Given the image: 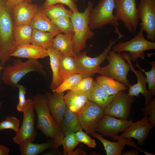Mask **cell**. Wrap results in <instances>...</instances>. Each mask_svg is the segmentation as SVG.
Listing matches in <instances>:
<instances>
[{
  "label": "cell",
  "mask_w": 155,
  "mask_h": 155,
  "mask_svg": "<svg viewBox=\"0 0 155 155\" xmlns=\"http://www.w3.org/2000/svg\"><path fill=\"white\" fill-rule=\"evenodd\" d=\"M34 110L37 117L36 127L47 137L53 139L56 148L61 145L64 137L60 125L52 117L49 110L45 95L37 93L32 98Z\"/></svg>",
  "instance_id": "1"
},
{
  "label": "cell",
  "mask_w": 155,
  "mask_h": 155,
  "mask_svg": "<svg viewBox=\"0 0 155 155\" xmlns=\"http://www.w3.org/2000/svg\"><path fill=\"white\" fill-rule=\"evenodd\" d=\"M14 26L11 10L6 0H0V63L4 65L18 46L13 34Z\"/></svg>",
  "instance_id": "2"
},
{
  "label": "cell",
  "mask_w": 155,
  "mask_h": 155,
  "mask_svg": "<svg viewBox=\"0 0 155 155\" xmlns=\"http://www.w3.org/2000/svg\"><path fill=\"white\" fill-rule=\"evenodd\" d=\"M31 72L46 75L43 65L38 60L28 59L23 61L19 59H14L12 65H9L3 69L1 80L5 85L16 89L21 79Z\"/></svg>",
  "instance_id": "3"
},
{
  "label": "cell",
  "mask_w": 155,
  "mask_h": 155,
  "mask_svg": "<svg viewBox=\"0 0 155 155\" xmlns=\"http://www.w3.org/2000/svg\"><path fill=\"white\" fill-rule=\"evenodd\" d=\"M93 5L92 2L89 1L84 12H73L70 18L73 27V49L76 55L86 48L87 40L94 35L89 27L90 14Z\"/></svg>",
  "instance_id": "4"
},
{
  "label": "cell",
  "mask_w": 155,
  "mask_h": 155,
  "mask_svg": "<svg viewBox=\"0 0 155 155\" xmlns=\"http://www.w3.org/2000/svg\"><path fill=\"white\" fill-rule=\"evenodd\" d=\"M115 0H100L92 9L90 14L89 27L91 30L100 29L107 24L112 25L119 40L125 37L120 32L118 20L113 14Z\"/></svg>",
  "instance_id": "5"
},
{
  "label": "cell",
  "mask_w": 155,
  "mask_h": 155,
  "mask_svg": "<svg viewBox=\"0 0 155 155\" xmlns=\"http://www.w3.org/2000/svg\"><path fill=\"white\" fill-rule=\"evenodd\" d=\"M106 59L108 64L103 67H100L95 73L111 78L128 86L130 85L127 79L130 67L125 62L121 53H116L111 50Z\"/></svg>",
  "instance_id": "6"
},
{
  "label": "cell",
  "mask_w": 155,
  "mask_h": 155,
  "mask_svg": "<svg viewBox=\"0 0 155 155\" xmlns=\"http://www.w3.org/2000/svg\"><path fill=\"white\" fill-rule=\"evenodd\" d=\"M155 42L147 40L143 32L140 30L131 40L125 42H119L113 47V50L119 53L124 51L129 52L128 55L131 61L134 62L139 59L146 60L144 52L155 49Z\"/></svg>",
  "instance_id": "7"
},
{
  "label": "cell",
  "mask_w": 155,
  "mask_h": 155,
  "mask_svg": "<svg viewBox=\"0 0 155 155\" xmlns=\"http://www.w3.org/2000/svg\"><path fill=\"white\" fill-rule=\"evenodd\" d=\"M119 40L118 38L114 40L110 38L108 44L103 52L95 57H91L88 56L86 51L80 52L77 55L74 59L78 73L82 74L84 78L91 77L94 75L100 64L106 59L113 45Z\"/></svg>",
  "instance_id": "8"
},
{
  "label": "cell",
  "mask_w": 155,
  "mask_h": 155,
  "mask_svg": "<svg viewBox=\"0 0 155 155\" xmlns=\"http://www.w3.org/2000/svg\"><path fill=\"white\" fill-rule=\"evenodd\" d=\"M115 16L129 32L135 33L139 23L136 0H115Z\"/></svg>",
  "instance_id": "9"
},
{
  "label": "cell",
  "mask_w": 155,
  "mask_h": 155,
  "mask_svg": "<svg viewBox=\"0 0 155 155\" xmlns=\"http://www.w3.org/2000/svg\"><path fill=\"white\" fill-rule=\"evenodd\" d=\"M22 112L23 117L22 125L12 138L13 142L18 145L27 139L33 142L36 140L37 134L34 127L35 116L32 99L26 100Z\"/></svg>",
  "instance_id": "10"
},
{
  "label": "cell",
  "mask_w": 155,
  "mask_h": 155,
  "mask_svg": "<svg viewBox=\"0 0 155 155\" xmlns=\"http://www.w3.org/2000/svg\"><path fill=\"white\" fill-rule=\"evenodd\" d=\"M77 114L82 129L92 136L105 115L104 108L89 100Z\"/></svg>",
  "instance_id": "11"
},
{
  "label": "cell",
  "mask_w": 155,
  "mask_h": 155,
  "mask_svg": "<svg viewBox=\"0 0 155 155\" xmlns=\"http://www.w3.org/2000/svg\"><path fill=\"white\" fill-rule=\"evenodd\" d=\"M139 19L141 20L140 30L145 32L148 39L155 40V0H140L137 7Z\"/></svg>",
  "instance_id": "12"
},
{
  "label": "cell",
  "mask_w": 155,
  "mask_h": 155,
  "mask_svg": "<svg viewBox=\"0 0 155 155\" xmlns=\"http://www.w3.org/2000/svg\"><path fill=\"white\" fill-rule=\"evenodd\" d=\"M135 101L134 96L129 95L124 91L120 92L115 95L112 100L104 108L105 114L127 120L130 116L132 104Z\"/></svg>",
  "instance_id": "13"
},
{
  "label": "cell",
  "mask_w": 155,
  "mask_h": 155,
  "mask_svg": "<svg viewBox=\"0 0 155 155\" xmlns=\"http://www.w3.org/2000/svg\"><path fill=\"white\" fill-rule=\"evenodd\" d=\"M154 126L148 120V117L144 116L139 121L130 125L119 136L124 138H133L140 146L143 145L148 138L149 132Z\"/></svg>",
  "instance_id": "14"
},
{
  "label": "cell",
  "mask_w": 155,
  "mask_h": 155,
  "mask_svg": "<svg viewBox=\"0 0 155 155\" xmlns=\"http://www.w3.org/2000/svg\"><path fill=\"white\" fill-rule=\"evenodd\" d=\"M133 123L132 120L117 119L105 115L99 123L96 131L103 136L108 137L118 135Z\"/></svg>",
  "instance_id": "15"
},
{
  "label": "cell",
  "mask_w": 155,
  "mask_h": 155,
  "mask_svg": "<svg viewBox=\"0 0 155 155\" xmlns=\"http://www.w3.org/2000/svg\"><path fill=\"white\" fill-rule=\"evenodd\" d=\"M124 59L127 62L129 65L130 69L136 75L137 79V83L133 85H130L128 94L132 96L139 97L141 93L144 97V106L148 105L152 100V97L149 91L147 90L146 84L147 83L146 78L141 71L135 70L133 66L131 61L127 53H123L122 54Z\"/></svg>",
  "instance_id": "16"
},
{
  "label": "cell",
  "mask_w": 155,
  "mask_h": 155,
  "mask_svg": "<svg viewBox=\"0 0 155 155\" xmlns=\"http://www.w3.org/2000/svg\"><path fill=\"white\" fill-rule=\"evenodd\" d=\"M39 7L24 1L13 7L11 10L14 26L30 25Z\"/></svg>",
  "instance_id": "17"
},
{
  "label": "cell",
  "mask_w": 155,
  "mask_h": 155,
  "mask_svg": "<svg viewBox=\"0 0 155 155\" xmlns=\"http://www.w3.org/2000/svg\"><path fill=\"white\" fill-rule=\"evenodd\" d=\"M47 92V99L50 113L55 121L60 125L67 107L64 99V94Z\"/></svg>",
  "instance_id": "18"
},
{
  "label": "cell",
  "mask_w": 155,
  "mask_h": 155,
  "mask_svg": "<svg viewBox=\"0 0 155 155\" xmlns=\"http://www.w3.org/2000/svg\"><path fill=\"white\" fill-rule=\"evenodd\" d=\"M92 136L97 138L102 143L107 155H120L125 148V144L136 146V144L133 141L125 140V138H122L115 136L112 137L115 140H118L116 142H112L103 137L101 134H98L95 132Z\"/></svg>",
  "instance_id": "19"
},
{
  "label": "cell",
  "mask_w": 155,
  "mask_h": 155,
  "mask_svg": "<svg viewBox=\"0 0 155 155\" xmlns=\"http://www.w3.org/2000/svg\"><path fill=\"white\" fill-rule=\"evenodd\" d=\"M11 57L38 60L49 56L47 50L31 43L18 46Z\"/></svg>",
  "instance_id": "20"
},
{
  "label": "cell",
  "mask_w": 155,
  "mask_h": 155,
  "mask_svg": "<svg viewBox=\"0 0 155 155\" xmlns=\"http://www.w3.org/2000/svg\"><path fill=\"white\" fill-rule=\"evenodd\" d=\"M30 25L33 29L53 33L56 35L60 33L58 28L46 14L41 6H39Z\"/></svg>",
  "instance_id": "21"
},
{
  "label": "cell",
  "mask_w": 155,
  "mask_h": 155,
  "mask_svg": "<svg viewBox=\"0 0 155 155\" xmlns=\"http://www.w3.org/2000/svg\"><path fill=\"white\" fill-rule=\"evenodd\" d=\"M88 99L105 108L113 99L115 95L108 94L96 80H94L90 89L86 92Z\"/></svg>",
  "instance_id": "22"
},
{
  "label": "cell",
  "mask_w": 155,
  "mask_h": 155,
  "mask_svg": "<svg viewBox=\"0 0 155 155\" xmlns=\"http://www.w3.org/2000/svg\"><path fill=\"white\" fill-rule=\"evenodd\" d=\"M64 99L67 107L77 114L84 108L89 101L86 93L70 90L64 96Z\"/></svg>",
  "instance_id": "23"
},
{
  "label": "cell",
  "mask_w": 155,
  "mask_h": 155,
  "mask_svg": "<svg viewBox=\"0 0 155 155\" xmlns=\"http://www.w3.org/2000/svg\"><path fill=\"white\" fill-rule=\"evenodd\" d=\"M73 32L67 34H58L54 38L52 47L74 59L76 55L74 53L73 49Z\"/></svg>",
  "instance_id": "24"
},
{
  "label": "cell",
  "mask_w": 155,
  "mask_h": 155,
  "mask_svg": "<svg viewBox=\"0 0 155 155\" xmlns=\"http://www.w3.org/2000/svg\"><path fill=\"white\" fill-rule=\"evenodd\" d=\"M19 145L21 155H36L46 149L56 148L54 141L52 139L40 144H34L27 139L22 141Z\"/></svg>",
  "instance_id": "25"
},
{
  "label": "cell",
  "mask_w": 155,
  "mask_h": 155,
  "mask_svg": "<svg viewBox=\"0 0 155 155\" xmlns=\"http://www.w3.org/2000/svg\"><path fill=\"white\" fill-rule=\"evenodd\" d=\"M60 126L64 136L71 133H75L83 129L78 115L67 107L62 119Z\"/></svg>",
  "instance_id": "26"
},
{
  "label": "cell",
  "mask_w": 155,
  "mask_h": 155,
  "mask_svg": "<svg viewBox=\"0 0 155 155\" xmlns=\"http://www.w3.org/2000/svg\"><path fill=\"white\" fill-rule=\"evenodd\" d=\"M75 73L78 72L74 59L61 53L59 63V86L67 77Z\"/></svg>",
  "instance_id": "27"
},
{
  "label": "cell",
  "mask_w": 155,
  "mask_h": 155,
  "mask_svg": "<svg viewBox=\"0 0 155 155\" xmlns=\"http://www.w3.org/2000/svg\"><path fill=\"white\" fill-rule=\"evenodd\" d=\"M96 79L109 95H115L120 92L125 91L128 88L126 85L106 76L99 75Z\"/></svg>",
  "instance_id": "28"
},
{
  "label": "cell",
  "mask_w": 155,
  "mask_h": 155,
  "mask_svg": "<svg viewBox=\"0 0 155 155\" xmlns=\"http://www.w3.org/2000/svg\"><path fill=\"white\" fill-rule=\"evenodd\" d=\"M56 36L53 33L33 29L30 43L47 50L52 47Z\"/></svg>",
  "instance_id": "29"
},
{
  "label": "cell",
  "mask_w": 155,
  "mask_h": 155,
  "mask_svg": "<svg viewBox=\"0 0 155 155\" xmlns=\"http://www.w3.org/2000/svg\"><path fill=\"white\" fill-rule=\"evenodd\" d=\"M50 59V65L52 71V79L49 88L52 90L57 88L58 85L59 63L61 52L52 47L47 49Z\"/></svg>",
  "instance_id": "30"
},
{
  "label": "cell",
  "mask_w": 155,
  "mask_h": 155,
  "mask_svg": "<svg viewBox=\"0 0 155 155\" xmlns=\"http://www.w3.org/2000/svg\"><path fill=\"white\" fill-rule=\"evenodd\" d=\"M33 30L30 25L14 26V36L18 46L30 43Z\"/></svg>",
  "instance_id": "31"
},
{
  "label": "cell",
  "mask_w": 155,
  "mask_h": 155,
  "mask_svg": "<svg viewBox=\"0 0 155 155\" xmlns=\"http://www.w3.org/2000/svg\"><path fill=\"white\" fill-rule=\"evenodd\" d=\"M43 9L46 14L51 20L64 17L70 18L73 12L71 9H66L62 4H57Z\"/></svg>",
  "instance_id": "32"
},
{
  "label": "cell",
  "mask_w": 155,
  "mask_h": 155,
  "mask_svg": "<svg viewBox=\"0 0 155 155\" xmlns=\"http://www.w3.org/2000/svg\"><path fill=\"white\" fill-rule=\"evenodd\" d=\"M85 78L81 73L71 75L65 78L56 88L52 90V92L62 93L67 90H70L80 80Z\"/></svg>",
  "instance_id": "33"
},
{
  "label": "cell",
  "mask_w": 155,
  "mask_h": 155,
  "mask_svg": "<svg viewBox=\"0 0 155 155\" xmlns=\"http://www.w3.org/2000/svg\"><path fill=\"white\" fill-rule=\"evenodd\" d=\"M149 63L152 67L150 70L148 71H146L142 68L137 61L136 62L135 66L146 75L147 82L148 84V90L152 97L155 95V61L149 62Z\"/></svg>",
  "instance_id": "34"
},
{
  "label": "cell",
  "mask_w": 155,
  "mask_h": 155,
  "mask_svg": "<svg viewBox=\"0 0 155 155\" xmlns=\"http://www.w3.org/2000/svg\"><path fill=\"white\" fill-rule=\"evenodd\" d=\"M64 137L61 142L64 155H71L74 149L79 144L74 133H68Z\"/></svg>",
  "instance_id": "35"
},
{
  "label": "cell",
  "mask_w": 155,
  "mask_h": 155,
  "mask_svg": "<svg viewBox=\"0 0 155 155\" xmlns=\"http://www.w3.org/2000/svg\"><path fill=\"white\" fill-rule=\"evenodd\" d=\"M51 20L60 33L67 34L73 32V24L70 18L64 17Z\"/></svg>",
  "instance_id": "36"
},
{
  "label": "cell",
  "mask_w": 155,
  "mask_h": 155,
  "mask_svg": "<svg viewBox=\"0 0 155 155\" xmlns=\"http://www.w3.org/2000/svg\"><path fill=\"white\" fill-rule=\"evenodd\" d=\"M20 121L16 117L8 116L0 122V131L4 129H11L16 133L19 129Z\"/></svg>",
  "instance_id": "37"
},
{
  "label": "cell",
  "mask_w": 155,
  "mask_h": 155,
  "mask_svg": "<svg viewBox=\"0 0 155 155\" xmlns=\"http://www.w3.org/2000/svg\"><path fill=\"white\" fill-rule=\"evenodd\" d=\"M94 80V78L91 77L84 78L73 87L70 90L86 93L92 87Z\"/></svg>",
  "instance_id": "38"
},
{
  "label": "cell",
  "mask_w": 155,
  "mask_h": 155,
  "mask_svg": "<svg viewBox=\"0 0 155 155\" xmlns=\"http://www.w3.org/2000/svg\"><path fill=\"white\" fill-rule=\"evenodd\" d=\"M75 134L79 143H82L90 148H96V144L94 140L92 139L82 130L76 132Z\"/></svg>",
  "instance_id": "39"
},
{
  "label": "cell",
  "mask_w": 155,
  "mask_h": 155,
  "mask_svg": "<svg viewBox=\"0 0 155 155\" xmlns=\"http://www.w3.org/2000/svg\"><path fill=\"white\" fill-rule=\"evenodd\" d=\"M141 111L144 116L148 117V120L154 127L155 126V98L147 106L142 108Z\"/></svg>",
  "instance_id": "40"
},
{
  "label": "cell",
  "mask_w": 155,
  "mask_h": 155,
  "mask_svg": "<svg viewBox=\"0 0 155 155\" xmlns=\"http://www.w3.org/2000/svg\"><path fill=\"white\" fill-rule=\"evenodd\" d=\"M17 88L18 89V102L17 105L16 109L19 112H23L26 104V100L25 94L26 89L22 85L18 84Z\"/></svg>",
  "instance_id": "41"
},
{
  "label": "cell",
  "mask_w": 155,
  "mask_h": 155,
  "mask_svg": "<svg viewBox=\"0 0 155 155\" xmlns=\"http://www.w3.org/2000/svg\"><path fill=\"white\" fill-rule=\"evenodd\" d=\"M65 4L69 7L73 12L78 11L77 6L73 0H57V4Z\"/></svg>",
  "instance_id": "42"
},
{
  "label": "cell",
  "mask_w": 155,
  "mask_h": 155,
  "mask_svg": "<svg viewBox=\"0 0 155 155\" xmlns=\"http://www.w3.org/2000/svg\"><path fill=\"white\" fill-rule=\"evenodd\" d=\"M57 0H45L44 3L41 6L43 9H46L57 4Z\"/></svg>",
  "instance_id": "43"
},
{
  "label": "cell",
  "mask_w": 155,
  "mask_h": 155,
  "mask_svg": "<svg viewBox=\"0 0 155 155\" xmlns=\"http://www.w3.org/2000/svg\"><path fill=\"white\" fill-rule=\"evenodd\" d=\"M51 150L47 152L44 153V155H63L59 148H56L51 149Z\"/></svg>",
  "instance_id": "44"
},
{
  "label": "cell",
  "mask_w": 155,
  "mask_h": 155,
  "mask_svg": "<svg viewBox=\"0 0 155 155\" xmlns=\"http://www.w3.org/2000/svg\"><path fill=\"white\" fill-rule=\"evenodd\" d=\"M10 152L9 148L0 144V155H8Z\"/></svg>",
  "instance_id": "45"
},
{
  "label": "cell",
  "mask_w": 155,
  "mask_h": 155,
  "mask_svg": "<svg viewBox=\"0 0 155 155\" xmlns=\"http://www.w3.org/2000/svg\"><path fill=\"white\" fill-rule=\"evenodd\" d=\"M7 3L9 8L11 9L14 6L22 1L24 0H6Z\"/></svg>",
  "instance_id": "46"
},
{
  "label": "cell",
  "mask_w": 155,
  "mask_h": 155,
  "mask_svg": "<svg viewBox=\"0 0 155 155\" xmlns=\"http://www.w3.org/2000/svg\"><path fill=\"white\" fill-rule=\"evenodd\" d=\"M86 155V152L82 149L78 148L75 150L73 151L71 155Z\"/></svg>",
  "instance_id": "47"
},
{
  "label": "cell",
  "mask_w": 155,
  "mask_h": 155,
  "mask_svg": "<svg viewBox=\"0 0 155 155\" xmlns=\"http://www.w3.org/2000/svg\"><path fill=\"white\" fill-rule=\"evenodd\" d=\"M121 154L122 155H140V153L135 150L132 149L122 152Z\"/></svg>",
  "instance_id": "48"
},
{
  "label": "cell",
  "mask_w": 155,
  "mask_h": 155,
  "mask_svg": "<svg viewBox=\"0 0 155 155\" xmlns=\"http://www.w3.org/2000/svg\"><path fill=\"white\" fill-rule=\"evenodd\" d=\"M136 148L139 149L140 150H141V151H142L146 155H155V154H152V153L148 152H147L145 151H144L143 150H142V149H140L139 148H137V147Z\"/></svg>",
  "instance_id": "49"
},
{
  "label": "cell",
  "mask_w": 155,
  "mask_h": 155,
  "mask_svg": "<svg viewBox=\"0 0 155 155\" xmlns=\"http://www.w3.org/2000/svg\"><path fill=\"white\" fill-rule=\"evenodd\" d=\"M3 100L1 101L0 102V109L1 108L2 106V104L3 103Z\"/></svg>",
  "instance_id": "50"
},
{
  "label": "cell",
  "mask_w": 155,
  "mask_h": 155,
  "mask_svg": "<svg viewBox=\"0 0 155 155\" xmlns=\"http://www.w3.org/2000/svg\"><path fill=\"white\" fill-rule=\"evenodd\" d=\"M4 67L1 65H0V71L4 69Z\"/></svg>",
  "instance_id": "51"
},
{
  "label": "cell",
  "mask_w": 155,
  "mask_h": 155,
  "mask_svg": "<svg viewBox=\"0 0 155 155\" xmlns=\"http://www.w3.org/2000/svg\"><path fill=\"white\" fill-rule=\"evenodd\" d=\"M33 0H24V1H26L29 3H31Z\"/></svg>",
  "instance_id": "52"
},
{
  "label": "cell",
  "mask_w": 155,
  "mask_h": 155,
  "mask_svg": "<svg viewBox=\"0 0 155 155\" xmlns=\"http://www.w3.org/2000/svg\"><path fill=\"white\" fill-rule=\"evenodd\" d=\"M78 0H73L75 3H76Z\"/></svg>",
  "instance_id": "53"
}]
</instances>
